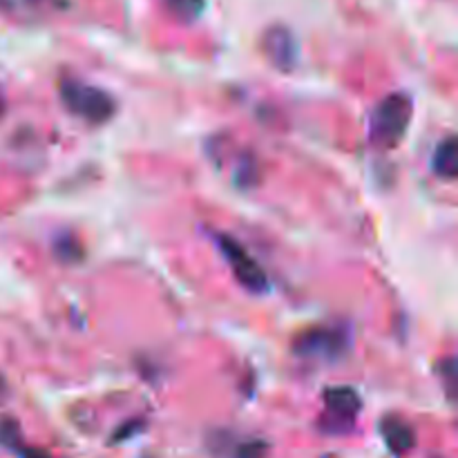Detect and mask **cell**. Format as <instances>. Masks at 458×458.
Instances as JSON below:
<instances>
[{
	"label": "cell",
	"instance_id": "6da1fadb",
	"mask_svg": "<svg viewBox=\"0 0 458 458\" xmlns=\"http://www.w3.org/2000/svg\"><path fill=\"white\" fill-rule=\"evenodd\" d=\"M414 116V103L405 92L387 94L376 106L369 121V137L380 148H396L405 139Z\"/></svg>",
	"mask_w": 458,
	"mask_h": 458
},
{
	"label": "cell",
	"instance_id": "7a4b0ae2",
	"mask_svg": "<svg viewBox=\"0 0 458 458\" xmlns=\"http://www.w3.org/2000/svg\"><path fill=\"white\" fill-rule=\"evenodd\" d=\"M58 92H61V101L72 114L79 119L88 121V123L101 125L107 123L112 116L116 114V101L106 92V89L89 85L81 79H72L65 76L58 83Z\"/></svg>",
	"mask_w": 458,
	"mask_h": 458
},
{
	"label": "cell",
	"instance_id": "3957f363",
	"mask_svg": "<svg viewBox=\"0 0 458 458\" xmlns=\"http://www.w3.org/2000/svg\"><path fill=\"white\" fill-rule=\"evenodd\" d=\"M352 349V329L347 325H325L313 327L295 338V356L309 360L335 362L347 356Z\"/></svg>",
	"mask_w": 458,
	"mask_h": 458
},
{
	"label": "cell",
	"instance_id": "277c9868",
	"mask_svg": "<svg viewBox=\"0 0 458 458\" xmlns=\"http://www.w3.org/2000/svg\"><path fill=\"white\" fill-rule=\"evenodd\" d=\"M217 242L219 253L226 258V262L231 264L233 276L237 277L242 286L250 293H267L268 291V277L264 273V268L259 267L258 259L244 249L237 240H233L231 235H217L215 237Z\"/></svg>",
	"mask_w": 458,
	"mask_h": 458
},
{
	"label": "cell",
	"instance_id": "5b68a950",
	"mask_svg": "<svg viewBox=\"0 0 458 458\" xmlns=\"http://www.w3.org/2000/svg\"><path fill=\"white\" fill-rule=\"evenodd\" d=\"M362 410V401L353 387H327L325 392V414L320 419V429L327 434H344L353 428L358 414Z\"/></svg>",
	"mask_w": 458,
	"mask_h": 458
},
{
	"label": "cell",
	"instance_id": "8992f818",
	"mask_svg": "<svg viewBox=\"0 0 458 458\" xmlns=\"http://www.w3.org/2000/svg\"><path fill=\"white\" fill-rule=\"evenodd\" d=\"M262 49L268 61L282 72H289L298 63V40L284 25L268 27L262 38Z\"/></svg>",
	"mask_w": 458,
	"mask_h": 458
},
{
	"label": "cell",
	"instance_id": "52a82bcc",
	"mask_svg": "<svg viewBox=\"0 0 458 458\" xmlns=\"http://www.w3.org/2000/svg\"><path fill=\"white\" fill-rule=\"evenodd\" d=\"M378 429H380V437H383L385 445H387V450L392 452L394 456L401 458V456L410 454V452L416 447L414 428H411L405 419H401V416H396V414L383 416Z\"/></svg>",
	"mask_w": 458,
	"mask_h": 458
},
{
	"label": "cell",
	"instance_id": "ba28073f",
	"mask_svg": "<svg viewBox=\"0 0 458 458\" xmlns=\"http://www.w3.org/2000/svg\"><path fill=\"white\" fill-rule=\"evenodd\" d=\"M432 170L437 177L454 182L458 174V141L456 137H445L432 155Z\"/></svg>",
	"mask_w": 458,
	"mask_h": 458
},
{
	"label": "cell",
	"instance_id": "9c48e42d",
	"mask_svg": "<svg viewBox=\"0 0 458 458\" xmlns=\"http://www.w3.org/2000/svg\"><path fill=\"white\" fill-rule=\"evenodd\" d=\"M54 253H56V258L61 259V262L74 264L81 262V258H83V246H81L76 235H72V233H61V235L56 237V242H54Z\"/></svg>",
	"mask_w": 458,
	"mask_h": 458
},
{
	"label": "cell",
	"instance_id": "30bf717a",
	"mask_svg": "<svg viewBox=\"0 0 458 458\" xmlns=\"http://www.w3.org/2000/svg\"><path fill=\"white\" fill-rule=\"evenodd\" d=\"M235 182L244 191H249V188H253L259 182V165L253 157H246V159L240 161L235 170Z\"/></svg>",
	"mask_w": 458,
	"mask_h": 458
},
{
	"label": "cell",
	"instance_id": "8fae6325",
	"mask_svg": "<svg viewBox=\"0 0 458 458\" xmlns=\"http://www.w3.org/2000/svg\"><path fill=\"white\" fill-rule=\"evenodd\" d=\"M22 443V432L18 428V423L13 419H3L0 420V445L7 447L9 452L16 450Z\"/></svg>",
	"mask_w": 458,
	"mask_h": 458
},
{
	"label": "cell",
	"instance_id": "7c38bea8",
	"mask_svg": "<svg viewBox=\"0 0 458 458\" xmlns=\"http://www.w3.org/2000/svg\"><path fill=\"white\" fill-rule=\"evenodd\" d=\"M168 4L174 12V16L183 18V21H195L206 7L204 0H168Z\"/></svg>",
	"mask_w": 458,
	"mask_h": 458
},
{
	"label": "cell",
	"instance_id": "4fadbf2b",
	"mask_svg": "<svg viewBox=\"0 0 458 458\" xmlns=\"http://www.w3.org/2000/svg\"><path fill=\"white\" fill-rule=\"evenodd\" d=\"M268 456V445L267 441H259V438H250V441L240 443L233 452V458H267Z\"/></svg>",
	"mask_w": 458,
	"mask_h": 458
},
{
	"label": "cell",
	"instance_id": "5bb4252c",
	"mask_svg": "<svg viewBox=\"0 0 458 458\" xmlns=\"http://www.w3.org/2000/svg\"><path fill=\"white\" fill-rule=\"evenodd\" d=\"M438 376L445 380L447 396L454 398V392H456V360L454 358H445V360H441V365H438Z\"/></svg>",
	"mask_w": 458,
	"mask_h": 458
},
{
	"label": "cell",
	"instance_id": "9a60e30c",
	"mask_svg": "<svg viewBox=\"0 0 458 458\" xmlns=\"http://www.w3.org/2000/svg\"><path fill=\"white\" fill-rule=\"evenodd\" d=\"M141 429H143V420H137V419L128 420V423L121 425V428L116 429L114 437H112L110 443H123V441H128V438L137 437V434L141 432Z\"/></svg>",
	"mask_w": 458,
	"mask_h": 458
},
{
	"label": "cell",
	"instance_id": "2e32d148",
	"mask_svg": "<svg viewBox=\"0 0 458 458\" xmlns=\"http://www.w3.org/2000/svg\"><path fill=\"white\" fill-rule=\"evenodd\" d=\"M13 454H16L18 458H52L45 450H38V447L25 445V441H22L21 445H18L16 450H13Z\"/></svg>",
	"mask_w": 458,
	"mask_h": 458
},
{
	"label": "cell",
	"instance_id": "e0dca14e",
	"mask_svg": "<svg viewBox=\"0 0 458 458\" xmlns=\"http://www.w3.org/2000/svg\"><path fill=\"white\" fill-rule=\"evenodd\" d=\"M4 106H7V103H4V92H3V88H0V114L4 112Z\"/></svg>",
	"mask_w": 458,
	"mask_h": 458
},
{
	"label": "cell",
	"instance_id": "ac0fdd59",
	"mask_svg": "<svg viewBox=\"0 0 458 458\" xmlns=\"http://www.w3.org/2000/svg\"><path fill=\"white\" fill-rule=\"evenodd\" d=\"M4 394H7V385H4L3 376H0V398H3V396H4Z\"/></svg>",
	"mask_w": 458,
	"mask_h": 458
},
{
	"label": "cell",
	"instance_id": "d6986e66",
	"mask_svg": "<svg viewBox=\"0 0 458 458\" xmlns=\"http://www.w3.org/2000/svg\"><path fill=\"white\" fill-rule=\"evenodd\" d=\"M322 458H334V456H322Z\"/></svg>",
	"mask_w": 458,
	"mask_h": 458
},
{
	"label": "cell",
	"instance_id": "ffe728a7",
	"mask_svg": "<svg viewBox=\"0 0 458 458\" xmlns=\"http://www.w3.org/2000/svg\"><path fill=\"white\" fill-rule=\"evenodd\" d=\"M432 458H443V456H432Z\"/></svg>",
	"mask_w": 458,
	"mask_h": 458
}]
</instances>
